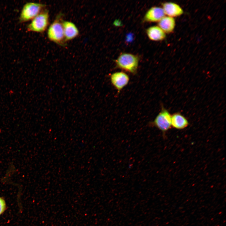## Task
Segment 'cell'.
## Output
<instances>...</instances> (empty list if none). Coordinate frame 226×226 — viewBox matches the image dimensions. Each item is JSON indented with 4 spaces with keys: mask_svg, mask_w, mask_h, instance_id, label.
<instances>
[{
    "mask_svg": "<svg viewBox=\"0 0 226 226\" xmlns=\"http://www.w3.org/2000/svg\"><path fill=\"white\" fill-rule=\"evenodd\" d=\"M110 80L112 86L119 93L128 84L130 77L126 73L118 71L111 74Z\"/></svg>",
    "mask_w": 226,
    "mask_h": 226,
    "instance_id": "cell-6",
    "label": "cell"
},
{
    "mask_svg": "<svg viewBox=\"0 0 226 226\" xmlns=\"http://www.w3.org/2000/svg\"><path fill=\"white\" fill-rule=\"evenodd\" d=\"M161 105L160 111L153 121L149 123V125L157 128L164 134L172 127L171 115L168 110Z\"/></svg>",
    "mask_w": 226,
    "mask_h": 226,
    "instance_id": "cell-4",
    "label": "cell"
},
{
    "mask_svg": "<svg viewBox=\"0 0 226 226\" xmlns=\"http://www.w3.org/2000/svg\"><path fill=\"white\" fill-rule=\"evenodd\" d=\"M165 15L174 18L182 15L184 13L182 8L178 4L171 2H165L162 4Z\"/></svg>",
    "mask_w": 226,
    "mask_h": 226,
    "instance_id": "cell-9",
    "label": "cell"
},
{
    "mask_svg": "<svg viewBox=\"0 0 226 226\" xmlns=\"http://www.w3.org/2000/svg\"><path fill=\"white\" fill-rule=\"evenodd\" d=\"M116 67L132 75L137 72L139 58L134 54L128 53L121 54L115 61Z\"/></svg>",
    "mask_w": 226,
    "mask_h": 226,
    "instance_id": "cell-2",
    "label": "cell"
},
{
    "mask_svg": "<svg viewBox=\"0 0 226 226\" xmlns=\"http://www.w3.org/2000/svg\"><path fill=\"white\" fill-rule=\"evenodd\" d=\"M63 14H58L55 19L48 26L47 35L48 39L51 41L61 46L65 45V41L62 25Z\"/></svg>",
    "mask_w": 226,
    "mask_h": 226,
    "instance_id": "cell-1",
    "label": "cell"
},
{
    "mask_svg": "<svg viewBox=\"0 0 226 226\" xmlns=\"http://www.w3.org/2000/svg\"><path fill=\"white\" fill-rule=\"evenodd\" d=\"M64 35L66 42L77 37L79 34V30L73 22L69 21H64L62 22Z\"/></svg>",
    "mask_w": 226,
    "mask_h": 226,
    "instance_id": "cell-8",
    "label": "cell"
},
{
    "mask_svg": "<svg viewBox=\"0 0 226 226\" xmlns=\"http://www.w3.org/2000/svg\"><path fill=\"white\" fill-rule=\"evenodd\" d=\"M146 32L148 38L153 41H161L166 37L165 33L158 26L149 27L146 30Z\"/></svg>",
    "mask_w": 226,
    "mask_h": 226,
    "instance_id": "cell-11",
    "label": "cell"
},
{
    "mask_svg": "<svg viewBox=\"0 0 226 226\" xmlns=\"http://www.w3.org/2000/svg\"><path fill=\"white\" fill-rule=\"evenodd\" d=\"M45 4L35 2H28L23 6L19 18V23L32 20L45 8Z\"/></svg>",
    "mask_w": 226,
    "mask_h": 226,
    "instance_id": "cell-5",
    "label": "cell"
},
{
    "mask_svg": "<svg viewBox=\"0 0 226 226\" xmlns=\"http://www.w3.org/2000/svg\"><path fill=\"white\" fill-rule=\"evenodd\" d=\"M165 15L162 8L153 7L146 12L144 16L143 20L146 22H158Z\"/></svg>",
    "mask_w": 226,
    "mask_h": 226,
    "instance_id": "cell-7",
    "label": "cell"
},
{
    "mask_svg": "<svg viewBox=\"0 0 226 226\" xmlns=\"http://www.w3.org/2000/svg\"><path fill=\"white\" fill-rule=\"evenodd\" d=\"M49 24L48 10L44 8L27 26L28 31L42 33L47 30Z\"/></svg>",
    "mask_w": 226,
    "mask_h": 226,
    "instance_id": "cell-3",
    "label": "cell"
},
{
    "mask_svg": "<svg viewBox=\"0 0 226 226\" xmlns=\"http://www.w3.org/2000/svg\"><path fill=\"white\" fill-rule=\"evenodd\" d=\"M158 25L165 34L170 33L175 29V20L174 18L165 16L158 22Z\"/></svg>",
    "mask_w": 226,
    "mask_h": 226,
    "instance_id": "cell-12",
    "label": "cell"
},
{
    "mask_svg": "<svg viewBox=\"0 0 226 226\" xmlns=\"http://www.w3.org/2000/svg\"><path fill=\"white\" fill-rule=\"evenodd\" d=\"M171 120L172 127L177 129H183L187 127L189 124L187 119L179 112L171 115Z\"/></svg>",
    "mask_w": 226,
    "mask_h": 226,
    "instance_id": "cell-10",
    "label": "cell"
},
{
    "mask_svg": "<svg viewBox=\"0 0 226 226\" xmlns=\"http://www.w3.org/2000/svg\"><path fill=\"white\" fill-rule=\"evenodd\" d=\"M6 207V203L4 200L0 197V215L5 211Z\"/></svg>",
    "mask_w": 226,
    "mask_h": 226,
    "instance_id": "cell-13",
    "label": "cell"
}]
</instances>
